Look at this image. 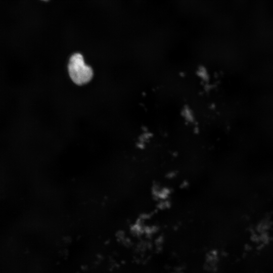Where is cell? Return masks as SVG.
Segmentation results:
<instances>
[{
    "instance_id": "cell-1",
    "label": "cell",
    "mask_w": 273,
    "mask_h": 273,
    "mask_svg": "<svg viewBox=\"0 0 273 273\" xmlns=\"http://www.w3.org/2000/svg\"><path fill=\"white\" fill-rule=\"evenodd\" d=\"M68 70L70 78L77 85L88 83L93 76L92 68L85 63L83 57L80 53H75L71 56L68 65Z\"/></svg>"
},
{
    "instance_id": "cell-2",
    "label": "cell",
    "mask_w": 273,
    "mask_h": 273,
    "mask_svg": "<svg viewBox=\"0 0 273 273\" xmlns=\"http://www.w3.org/2000/svg\"><path fill=\"white\" fill-rule=\"evenodd\" d=\"M44 1H46V0H44Z\"/></svg>"
}]
</instances>
